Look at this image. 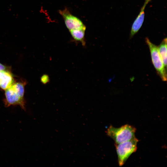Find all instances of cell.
<instances>
[{
    "mask_svg": "<svg viewBox=\"0 0 167 167\" xmlns=\"http://www.w3.org/2000/svg\"><path fill=\"white\" fill-rule=\"evenodd\" d=\"M138 140L135 138L119 144H115L118 162L120 166H122L130 156L137 149Z\"/></svg>",
    "mask_w": 167,
    "mask_h": 167,
    "instance_id": "obj_2",
    "label": "cell"
},
{
    "mask_svg": "<svg viewBox=\"0 0 167 167\" xmlns=\"http://www.w3.org/2000/svg\"><path fill=\"white\" fill-rule=\"evenodd\" d=\"M14 79L11 73L7 70L0 71V88L6 90L14 83Z\"/></svg>",
    "mask_w": 167,
    "mask_h": 167,
    "instance_id": "obj_7",
    "label": "cell"
},
{
    "mask_svg": "<svg viewBox=\"0 0 167 167\" xmlns=\"http://www.w3.org/2000/svg\"><path fill=\"white\" fill-rule=\"evenodd\" d=\"M86 29H76L69 31L71 35L74 40L80 42L83 46H85L86 41L85 39V33Z\"/></svg>",
    "mask_w": 167,
    "mask_h": 167,
    "instance_id": "obj_8",
    "label": "cell"
},
{
    "mask_svg": "<svg viewBox=\"0 0 167 167\" xmlns=\"http://www.w3.org/2000/svg\"><path fill=\"white\" fill-rule=\"evenodd\" d=\"M59 12L63 17L66 26L69 30L76 29H86V27L82 21L71 14L67 9L60 10Z\"/></svg>",
    "mask_w": 167,
    "mask_h": 167,
    "instance_id": "obj_5",
    "label": "cell"
},
{
    "mask_svg": "<svg viewBox=\"0 0 167 167\" xmlns=\"http://www.w3.org/2000/svg\"><path fill=\"white\" fill-rule=\"evenodd\" d=\"M136 131L135 127L126 124L118 128L110 126L106 133L107 135L114 141L115 144H119L135 138Z\"/></svg>",
    "mask_w": 167,
    "mask_h": 167,
    "instance_id": "obj_1",
    "label": "cell"
},
{
    "mask_svg": "<svg viewBox=\"0 0 167 167\" xmlns=\"http://www.w3.org/2000/svg\"><path fill=\"white\" fill-rule=\"evenodd\" d=\"M158 51L165 68L167 70V38L163 39L157 46Z\"/></svg>",
    "mask_w": 167,
    "mask_h": 167,
    "instance_id": "obj_9",
    "label": "cell"
},
{
    "mask_svg": "<svg viewBox=\"0 0 167 167\" xmlns=\"http://www.w3.org/2000/svg\"><path fill=\"white\" fill-rule=\"evenodd\" d=\"M151 0H145L139 14L134 21L132 25L130 32V38L132 37L141 27L144 18V10L148 4Z\"/></svg>",
    "mask_w": 167,
    "mask_h": 167,
    "instance_id": "obj_6",
    "label": "cell"
},
{
    "mask_svg": "<svg viewBox=\"0 0 167 167\" xmlns=\"http://www.w3.org/2000/svg\"><path fill=\"white\" fill-rule=\"evenodd\" d=\"M5 90V98L4 100L5 106L7 107L11 105H19L25 110L24 96L18 92L12 85Z\"/></svg>",
    "mask_w": 167,
    "mask_h": 167,
    "instance_id": "obj_4",
    "label": "cell"
},
{
    "mask_svg": "<svg viewBox=\"0 0 167 167\" xmlns=\"http://www.w3.org/2000/svg\"><path fill=\"white\" fill-rule=\"evenodd\" d=\"M150 53L152 63L157 74L162 80H167V70L165 68L160 56L158 47L152 43L148 38H145Z\"/></svg>",
    "mask_w": 167,
    "mask_h": 167,
    "instance_id": "obj_3",
    "label": "cell"
},
{
    "mask_svg": "<svg viewBox=\"0 0 167 167\" xmlns=\"http://www.w3.org/2000/svg\"><path fill=\"white\" fill-rule=\"evenodd\" d=\"M7 67L0 63V71L7 70Z\"/></svg>",
    "mask_w": 167,
    "mask_h": 167,
    "instance_id": "obj_11",
    "label": "cell"
},
{
    "mask_svg": "<svg viewBox=\"0 0 167 167\" xmlns=\"http://www.w3.org/2000/svg\"><path fill=\"white\" fill-rule=\"evenodd\" d=\"M41 82L43 84H45L50 81V79L49 75L47 74H44L41 78Z\"/></svg>",
    "mask_w": 167,
    "mask_h": 167,
    "instance_id": "obj_10",
    "label": "cell"
}]
</instances>
